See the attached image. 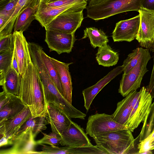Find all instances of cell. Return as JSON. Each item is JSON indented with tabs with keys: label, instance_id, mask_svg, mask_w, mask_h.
Listing matches in <instances>:
<instances>
[{
	"label": "cell",
	"instance_id": "cell-1",
	"mask_svg": "<svg viewBox=\"0 0 154 154\" xmlns=\"http://www.w3.org/2000/svg\"><path fill=\"white\" fill-rule=\"evenodd\" d=\"M19 97L29 108L32 118L45 116L47 105L43 85L38 70L32 61L21 77Z\"/></svg>",
	"mask_w": 154,
	"mask_h": 154
},
{
	"label": "cell",
	"instance_id": "cell-2",
	"mask_svg": "<svg viewBox=\"0 0 154 154\" xmlns=\"http://www.w3.org/2000/svg\"><path fill=\"white\" fill-rule=\"evenodd\" d=\"M131 132L128 129L113 131L93 138L97 146L106 154H138Z\"/></svg>",
	"mask_w": 154,
	"mask_h": 154
},
{
	"label": "cell",
	"instance_id": "cell-3",
	"mask_svg": "<svg viewBox=\"0 0 154 154\" xmlns=\"http://www.w3.org/2000/svg\"><path fill=\"white\" fill-rule=\"evenodd\" d=\"M143 0H106L99 4L87 6V17L95 21L108 18L121 13L138 11Z\"/></svg>",
	"mask_w": 154,
	"mask_h": 154
},
{
	"label": "cell",
	"instance_id": "cell-4",
	"mask_svg": "<svg viewBox=\"0 0 154 154\" xmlns=\"http://www.w3.org/2000/svg\"><path fill=\"white\" fill-rule=\"evenodd\" d=\"M87 4L83 0L62 12L51 22L47 29L66 33H75L81 25L84 19L83 11Z\"/></svg>",
	"mask_w": 154,
	"mask_h": 154
},
{
	"label": "cell",
	"instance_id": "cell-5",
	"mask_svg": "<svg viewBox=\"0 0 154 154\" xmlns=\"http://www.w3.org/2000/svg\"><path fill=\"white\" fill-rule=\"evenodd\" d=\"M151 58L149 50L145 49L136 66L128 74H123L118 89L119 93L123 97L140 87L143 76L148 71L146 66Z\"/></svg>",
	"mask_w": 154,
	"mask_h": 154
},
{
	"label": "cell",
	"instance_id": "cell-6",
	"mask_svg": "<svg viewBox=\"0 0 154 154\" xmlns=\"http://www.w3.org/2000/svg\"><path fill=\"white\" fill-rule=\"evenodd\" d=\"M139 92L137 99L135 96L134 97L131 113L125 125L132 132L143 122L152 104L153 98L146 87L143 86Z\"/></svg>",
	"mask_w": 154,
	"mask_h": 154
},
{
	"label": "cell",
	"instance_id": "cell-7",
	"mask_svg": "<svg viewBox=\"0 0 154 154\" xmlns=\"http://www.w3.org/2000/svg\"><path fill=\"white\" fill-rule=\"evenodd\" d=\"M138 12L140 24L136 39L140 45L154 52V11L141 7Z\"/></svg>",
	"mask_w": 154,
	"mask_h": 154
},
{
	"label": "cell",
	"instance_id": "cell-8",
	"mask_svg": "<svg viewBox=\"0 0 154 154\" xmlns=\"http://www.w3.org/2000/svg\"><path fill=\"white\" fill-rule=\"evenodd\" d=\"M125 129L128 128L114 121L111 115L97 113L88 117L86 133L93 138L104 133Z\"/></svg>",
	"mask_w": 154,
	"mask_h": 154
},
{
	"label": "cell",
	"instance_id": "cell-9",
	"mask_svg": "<svg viewBox=\"0 0 154 154\" xmlns=\"http://www.w3.org/2000/svg\"><path fill=\"white\" fill-rule=\"evenodd\" d=\"M31 128L26 129L21 133L14 135L9 139V148L1 149L0 154H35L37 145Z\"/></svg>",
	"mask_w": 154,
	"mask_h": 154
},
{
	"label": "cell",
	"instance_id": "cell-10",
	"mask_svg": "<svg viewBox=\"0 0 154 154\" xmlns=\"http://www.w3.org/2000/svg\"><path fill=\"white\" fill-rule=\"evenodd\" d=\"M46 31L45 41L50 51H55L59 54L71 52L76 40L75 33H66L50 29Z\"/></svg>",
	"mask_w": 154,
	"mask_h": 154
},
{
	"label": "cell",
	"instance_id": "cell-11",
	"mask_svg": "<svg viewBox=\"0 0 154 154\" xmlns=\"http://www.w3.org/2000/svg\"><path fill=\"white\" fill-rule=\"evenodd\" d=\"M140 24V17L138 15L133 17L119 21L116 23L112 32L114 42H131L136 37Z\"/></svg>",
	"mask_w": 154,
	"mask_h": 154
},
{
	"label": "cell",
	"instance_id": "cell-12",
	"mask_svg": "<svg viewBox=\"0 0 154 154\" xmlns=\"http://www.w3.org/2000/svg\"><path fill=\"white\" fill-rule=\"evenodd\" d=\"M60 136L61 140L60 144L62 146L73 147L92 145L84 129L72 121Z\"/></svg>",
	"mask_w": 154,
	"mask_h": 154
},
{
	"label": "cell",
	"instance_id": "cell-13",
	"mask_svg": "<svg viewBox=\"0 0 154 154\" xmlns=\"http://www.w3.org/2000/svg\"><path fill=\"white\" fill-rule=\"evenodd\" d=\"M14 49L17 56L20 74H25L29 65L32 62L28 43L21 31H14L12 34Z\"/></svg>",
	"mask_w": 154,
	"mask_h": 154
},
{
	"label": "cell",
	"instance_id": "cell-14",
	"mask_svg": "<svg viewBox=\"0 0 154 154\" xmlns=\"http://www.w3.org/2000/svg\"><path fill=\"white\" fill-rule=\"evenodd\" d=\"M52 132L61 135L70 125L71 118L56 106L47 103L45 116Z\"/></svg>",
	"mask_w": 154,
	"mask_h": 154
},
{
	"label": "cell",
	"instance_id": "cell-15",
	"mask_svg": "<svg viewBox=\"0 0 154 154\" xmlns=\"http://www.w3.org/2000/svg\"><path fill=\"white\" fill-rule=\"evenodd\" d=\"M123 71L122 65L118 66L110 71L95 84L83 91L84 106L87 112L88 111L93 100L98 93L109 82L121 74Z\"/></svg>",
	"mask_w": 154,
	"mask_h": 154
},
{
	"label": "cell",
	"instance_id": "cell-16",
	"mask_svg": "<svg viewBox=\"0 0 154 154\" xmlns=\"http://www.w3.org/2000/svg\"><path fill=\"white\" fill-rule=\"evenodd\" d=\"M31 117V111L26 106L17 115L0 123V137L5 136L7 139L11 138Z\"/></svg>",
	"mask_w": 154,
	"mask_h": 154
},
{
	"label": "cell",
	"instance_id": "cell-17",
	"mask_svg": "<svg viewBox=\"0 0 154 154\" xmlns=\"http://www.w3.org/2000/svg\"><path fill=\"white\" fill-rule=\"evenodd\" d=\"M83 0H85L72 4L53 7L49 6L47 4L41 2L35 14V19L46 30L49 24L58 15Z\"/></svg>",
	"mask_w": 154,
	"mask_h": 154
},
{
	"label": "cell",
	"instance_id": "cell-18",
	"mask_svg": "<svg viewBox=\"0 0 154 154\" xmlns=\"http://www.w3.org/2000/svg\"><path fill=\"white\" fill-rule=\"evenodd\" d=\"M51 61L57 72L63 91V95L70 103H72V83L69 66L73 63H66L51 57Z\"/></svg>",
	"mask_w": 154,
	"mask_h": 154
},
{
	"label": "cell",
	"instance_id": "cell-19",
	"mask_svg": "<svg viewBox=\"0 0 154 154\" xmlns=\"http://www.w3.org/2000/svg\"><path fill=\"white\" fill-rule=\"evenodd\" d=\"M40 2L41 0H19L14 12L3 27L0 29V38L11 34L15 20L22 11L29 7L38 9Z\"/></svg>",
	"mask_w": 154,
	"mask_h": 154
},
{
	"label": "cell",
	"instance_id": "cell-20",
	"mask_svg": "<svg viewBox=\"0 0 154 154\" xmlns=\"http://www.w3.org/2000/svg\"><path fill=\"white\" fill-rule=\"evenodd\" d=\"M137 91V90L132 91L117 103L116 108L111 115L116 122L125 126L131 113L132 101Z\"/></svg>",
	"mask_w": 154,
	"mask_h": 154
},
{
	"label": "cell",
	"instance_id": "cell-21",
	"mask_svg": "<svg viewBox=\"0 0 154 154\" xmlns=\"http://www.w3.org/2000/svg\"><path fill=\"white\" fill-rule=\"evenodd\" d=\"M26 106L19 97L12 95L9 101L0 108V123L17 115Z\"/></svg>",
	"mask_w": 154,
	"mask_h": 154
},
{
	"label": "cell",
	"instance_id": "cell-22",
	"mask_svg": "<svg viewBox=\"0 0 154 154\" xmlns=\"http://www.w3.org/2000/svg\"><path fill=\"white\" fill-rule=\"evenodd\" d=\"M21 77L20 75L11 67L5 75L2 83L0 84L3 91L19 97Z\"/></svg>",
	"mask_w": 154,
	"mask_h": 154
},
{
	"label": "cell",
	"instance_id": "cell-23",
	"mask_svg": "<svg viewBox=\"0 0 154 154\" xmlns=\"http://www.w3.org/2000/svg\"><path fill=\"white\" fill-rule=\"evenodd\" d=\"M96 59L99 65L109 67L116 64L119 60L118 53L107 44L99 47Z\"/></svg>",
	"mask_w": 154,
	"mask_h": 154
},
{
	"label": "cell",
	"instance_id": "cell-24",
	"mask_svg": "<svg viewBox=\"0 0 154 154\" xmlns=\"http://www.w3.org/2000/svg\"><path fill=\"white\" fill-rule=\"evenodd\" d=\"M37 10V8L29 7L22 11L15 20L13 28L14 31L23 32L26 30L35 19V14Z\"/></svg>",
	"mask_w": 154,
	"mask_h": 154
},
{
	"label": "cell",
	"instance_id": "cell-25",
	"mask_svg": "<svg viewBox=\"0 0 154 154\" xmlns=\"http://www.w3.org/2000/svg\"><path fill=\"white\" fill-rule=\"evenodd\" d=\"M88 37L91 46L95 48L107 44L109 42L107 36L101 29L94 27H87L84 30V35L82 39Z\"/></svg>",
	"mask_w": 154,
	"mask_h": 154
},
{
	"label": "cell",
	"instance_id": "cell-26",
	"mask_svg": "<svg viewBox=\"0 0 154 154\" xmlns=\"http://www.w3.org/2000/svg\"><path fill=\"white\" fill-rule=\"evenodd\" d=\"M49 124L45 116H39L29 119L21 127L14 135L21 133L26 129L31 128L35 137L40 132L47 128L46 125Z\"/></svg>",
	"mask_w": 154,
	"mask_h": 154
},
{
	"label": "cell",
	"instance_id": "cell-27",
	"mask_svg": "<svg viewBox=\"0 0 154 154\" xmlns=\"http://www.w3.org/2000/svg\"><path fill=\"white\" fill-rule=\"evenodd\" d=\"M143 122L141 132L135 139V141H138L139 143L147 138L154 131V101L151 104Z\"/></svg>",
	"mask_w": 154,
	"mask_h": 154
},
{
	"label": "cell",
	"instance_id": "cell-28",
	"mask_svg": "<svg viewBox=\"0 0 154 154\" xmlns=\"http://www.w3.org/2000/svg\"><path fill=\"white\" fill-rule=\"evenodd\" d=\"M42 49V48L41 50L40 54L43 62L57 88L63 96L62 86L57 72L51 61V57L47 55Z\"/></svg>",
	"mask_w": 154,
	"mask_h": 154
},
{
	"label": "cell",
	"instance_id": "cell-29",
	"mask_svg": "<svg viewBox=\"0 0 154 154\" xmlns=\"http://www.w3.org/2000/svg\"><path fill=\"white\" fill-rule=\"evenodd\" d=\"M145 50L141 47H138L128 54L122 65L124 74H128L136 66Z\"/></svg>",
	"mask_w": 154,
	"mask_h": 154
},
{
	"label": "cell",
	"instance_id": "cell-30",
	"mask_svg": "<svg viewBox=\"0 0 154 154\" xmlns=\"http://www.w3.org/2000/svg\"><path fill=\"white\" fill-rule=\"evenodd\" d=\"M19 0H0V18L6 23L14 12Z\"/></svg>",
	"mask_w": 154,
	"mask_h": 154
},
{
	"label": "cell",
	"instance_id": "cell-31",
	"mask_svg": "<svg viewBox=\"0 0 154 154\" xmlns=\"http://www.w3.org/2000/svg\"><path fill=\"white\" fill-rule=\"evenodd\" d=\"M13 51L0 54V84L2 83L5 75L11 67Z\"/></svg>",
	"mask_w": 154,
	"mask_h": 154
},
{
	"label": "cell",
	"instance_id": "cell-32",
	"mask_svg": "<svg viewBox=\"0 0 154 154\" xmlns=\"http://www.w3.org/2000/svg\"><path fill=\"white\" fill-rule=\"evenodd\" d=\"M44 136L39 140L36 141L38 145L46 144L54 146L60 144L61 140L60 135L55 132H52L49 134L42 132Z\"/></svg>",
	"mask_w": 154,
	"mask_h": 154
},
{
	"label": "cell",
	"instance_id": "cell-33",
	"mask_svg": "<svg viewBox=\"0 0 154 154\" xmlns=\"http://www.w3.org/2000/svg\"><path fill=\"white\" fill-rule=\"evenodd\" d=\"M14 44L12 34L0 38V54L13 51Z\"/></svg>",
	"mask_w": 154,
	"mask_h": 154
},
{
	"label": "cell",
	"instance_id": "cell-34",
	"mask_svg": "<svg viewBox=\"0 0 154 154\" xmlns=\"http://www.w3.org/2000/svg\"><path fill=\"white\" fill-rule=\"evenodd\" d=\"M83 0H59L47 4L50 7H57L72 4Z\"/></svg>",
	"mask_w": 154,
	"mask_h": 154
},
{
	"label": "cell",
	"instance_id": "cell-35",
	"mask_svg": "<svg viewBox=\"0 0 154 154\" xmlns=\"http://www.w3.org/2000/svg\"><path fill=\"white\" fill-rule=\"evenodd\" d=\"M11 95V94H8L4 91L0 93V108L9 101Z\"/></svg>",
	"mask_w": 154,
	"mask_h": 154
},
{
	"label": "cell",
	"instance_id": "cell-36",
	"mask_svg": "<svg viewBox=\"0 0 154 154\" xmlns=\"http://www.w3.org/2000/svg\"><path fill=\"white\" fill-rule=\"evenodd\" d=\"M11 67L18 74H20L18 59L16 51L14 49V50L12 60Z\"/></svg>",
	"mask_w": 154,
	"mask_h": 154
},
{
	"label": "cell",
	"instance_id": "cell-37",
	"mask_svg": "<svg viewBox=\"0 0 154 154\" xmlns=\"http://www.w3.org/2000/svg\"><path fill=\"white\" fill-rule=\"evenodd\" d=\"M142 7L148 10L154 11V0H143Z\"/></svg>",
	"mask_w": 154,
	"mask_h": 154
},
{
	"label": "cell",
	"instance_id": "cell-38",
	"mask_svg": "<svg viewBox=\"0 0 154 154\" xmlns=\"http://www.w3.org/2000/svg\"><path fill=\"white\" fill-rule=\"evenodd\" d=\"M146 88L152 97L154 98V75L150 78L149 85Z\"/></svg>",
	"mask_w": 154,
	"mask_h": 154
},
{
	"label": "cell",
	"instance_id": "cell-39",
	"mask_svg": "<svg viewBox=\"0 0 154 154\" xmlns=\"http://www.w3.org/2000/svg\"><path fill=\"white\" fill-rule=\"evenodd\" d=\"M88 3V5H95L102 2L106 0H85Z\"/></svg>",
	"mask_w": 154,
	"mask_h": 154
},
{
	"label": "cell",
	"instance_id": "cell-40",
	"mask_svg": "<svg viewBox=\"0 0 154 154\" xmlns=\"http://www.w3.org/2000/svg\"><path fill=\"white\" fill-rule=\"evenodd\" d=\"M149 150L154 149V138L149 140Z\"/></svg>",
	"mask_w": 154,
	"mask_h": 154
},
{
	"label": "cell",
	"instance_id": "cell-41",
	"mask_svg": "<svg viewBox=\"0 0 154 154\" xmlns=\"http://www.w3.org/2000/svg\"><path fill=\"white\" fill-rule=\"evenodd\" d=\"M154 138V131L153 132L146 138L147 139L149 140Z\"/></svg>",
	"mask_w": 154,
	"mask_h": 154
},
{
	"label": "cell",
	"instance_id": "cell-42",
	"mask_svg": "<svg viewBox=\"0 0 154 154\" xmlns=\"http://www.w3.org/2000/svg\"><path fill=\"white\" fill-rule=\"evenodd\" d=\"M154 75V56L153 57V68L151 73V76L150 78L152 77Z\"/></svg>",
	"mask_w": 154,
	"mask_h": 154
},
{
	"label": "cell",
	"instance_id": "cell-43",
	"mask_svg": "<svg viewBox=\"0 0 154 154\" xmlns=\"http://www.w3.org/2000/svg\"><path fill=\"white\" fill-rule=\"evenodd\" d=\"M153 153L151 150H147L143 153L144 154H152Z\"/></svg>",
	"mask_w": 154,
	"mask_h": 154
},
{
	"label": "cell",
	"instance_id": "cell-44",
	"mask_svg": "<svg viewBox=\"0 0 154 154\" xmlns=\"http://www.w3.org/2000/svg\"><path fill=\"white\" fill-rule=\"evenodd\" d=\"M49 0H41V2L47 4Z\"/></svg>",
	"mask_w": 154,
	"mask_h": 154
},
{
	"label": "cell",
	"instance_id": "cell-45",
	"mask_svg": "<svg viewBox=\"0 0 154 154\" xmlns=\"http://www.w3.org/2000/svg\"><path fill=\"white\" fill-rule=\"evenodd\" d=\"M58 0H49L48 3H51Z\"/></svg>",
	"mask_w": 154,
	"mask_h": 154
}]
</instances>
